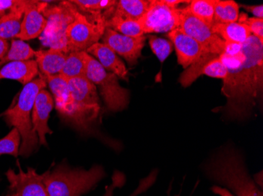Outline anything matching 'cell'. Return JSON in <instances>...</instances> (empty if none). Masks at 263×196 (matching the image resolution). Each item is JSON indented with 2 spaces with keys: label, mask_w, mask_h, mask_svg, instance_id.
Listing matches in <instances>:
<instances>
[{
  "label": "cell",
  "mask_w": 263,
  "mask_h": 196,
  "mask_svg": "<svg viewBox=\"0 0 263 196\" xmlns=\"http://www.w3.org/2000/svg\"><path fill=\"white\" fill-rule=\"evenodd\" d=\"M228 74L221 91L227 98L224 112L233 119L252 114L263 90V42L251 35L243 43V52L230 57L220 56Z\"/></svg>",
  "instance_id": "1"
},
{
  "label": "cell",
  "mask_w": 263,
  "mask_h": 196,
  "mask_svg": "<svg viewBox=\"0 0 263 196\" xmlns=\"http://www.w3.org/2000/svg\"><path fill=\"white\" fill-rule=\"evenodd\" d=\"M209 179L233 192L236 196H263L250 177L241 155L232 147H224L213 155L205 166Z\"/></svg>",
  "instance_id": "2"
},
{
  "label": "cell",
  "mask_w": 263,
  "mask_h": 196,
  "mask_svg": "<svg viewBox=\"0 0 263 196\" xmlns=\"http://www.w3.org/2000/svg\"><path fill=\"white\" fill-rule=\"evenodd\" d=\"M47 82L42 76L24 85L15 105L4 113L7 124L16 128L22 138L19 156L28 157L39 147L37 134L34 131L32 122V112L38 93L45 89Z\"/></svg>",
  "instance_id": "3"
},
{
  "label": "cell",
  "mask_w": 263,
  "mask_h": 196,
  "mask_svg": "<svg viewBox=\"0 0 263 196\" xmlns=\"http://www.w3.org/2000/svg\"><path fill=\"white\" fill-rule=\"evenodd\" d=\"M42 175L49 196H81L98 185L105 177V171L99 165L86 170L60 164Z\"/></svg>",
  "instance_id": "4"
},
{
  "label": "cell",
  "mask_w": 263,
  "mask_h": 196,
  "mask_svg": "<svg viewBox=\"0 0 263 196\" xmlns=\"http://www.w3.org/2000/svg\"><path fill=\"white\" fill-rule=\"evenodd\" d=\"M69 104L62 116L77 129L89 131L100 112L97 86L86 76L68 80Z\"/></svg>",
  "instance_id": "5"
},
{
  "label": "cell",
  "mask_w": 263,
  "mask_h": 196,
  "mask_svg": "<svg viewBox=\"0 0 263 196\" xmlns=\"http://www.w3.org/2000/svg\"><path fill=\"white\" fill-rule=\"evenodd\" d=\"M78 12L76 6L70 1H62L56 5L47 4L42 10L47 19V26L39 37L41 44L67 54L66 29L74 21Z\"/></svg>",
  "instance_id": "6"
},
{
  "label": "cell",
  "mask_w": 263,
  "mask_h": 196,
  "mask_svg": "<svg viewBox=\"0 0 263 196\" xmlns=\"http://www.w3.org/2000/svg\"><path fill=\"white\" fill-rule=\"evenodd\" d=\"M86 77L98 86L105 104L111 112L122 111L129 102V93L118 82V76L107 72L94 57L87 56Z\"/></svg>",
  "instance_id": "7"
},
{
  "label": "cell",
  "mask_w": 263,
  "mask_h": 196,
  "mask_svg": "<svg viewBox=\"0 0 263 196\" xmlns=\"http://www.w3.org/2000/svg\"><path fill=\"white\" fill-rule=\"evenodd\" d=\"M105 22L103 15L91 16L89 20L86 15L78 12L74 21L66 29L67 54L86 51L91 46L99 42L106 29Z\"/></svg>",
  "instance_id": "8"
},
{
  "label": "cell",
  "mask_w": 263,
  "mask_h": 196,
  "mask_svg": "<svg viewBox=\"0 0 263 196\" xmlns=\"http://www.w3.org/2000/svg\"><path fill=\"white\" fill-rule=\"evenodd\" d=\"M189 37L199 42L203 51L221 56L224 53V41L213 33L211 28L196 18L189 7L178 9V27Z\"/></svg>",
  "instance_id": "9"
},
{
  "label": "cell",
  "mask_w": 263,
  "mask_h": 196,
  "mask_svg": "<svg viewBox=\"0 0 263 196\" xmlns=\"http://www.w3.org/2000/svg\"><path fill=\"white\" fill-rule=\"evenodd\" d=\"M178 9L164 0H151L145 14L139 20L144 34L170 32L178 27Z\"/></svg>",
  "instance_id": "10"
},
{
  "label": "cell",
  "mask_w": 263,
  "mask_h": 196,
  "mask_svg": "<svg viewBox=\"0 0 263 196\" xmlns=\"http://www.w3.org/2000/svg\"><path fill=\"white\" fill-rule=\"evenodd\" d=\"M6 176L10 184L6 196H49L43 175L33 168L28 167L27 170L23 171L19 167L18 173L9 169Z\"/></svg>",
  "instance_id": "11"
},
{
  "label": "cell",
  "mask_w": 263,
  "mask_h": 196,
  "mask_svg": "<svg viewBox=\"0 0 263 196\" xmlns=\"http://www.w3.org/2000/svg\"><path fill=\"white\" fill-rule=\"evenodd\" d=\"M102 43L107 46L116 54L122 56L130 66H136L141 55L146 37H130L106 28L101 38Z\"/></svg>",
  "instance_id": "12"
},
{
  "label": "cell",
  "mask_w": 263,
  "mask_h": 196,
  "mask_svg": "<svg viewBox=\"0 0 263 196\" xmlns=\"http://www.w3.org/2000/svg\"><path fill=\"white\" fill-rule=\"evenodd\" d=\"M47 4V2L27 0L20 32L15 39L26 42L41 36L47 26V19L42 13Z\"/></svg>",
  "instance_id": "13"
},
{
  "label": "cell",
  "mask_w": 263,
  "mask_h": 196,
  "mask_svg": "<svg viewBox=\"0 0 263 196\" xmlns=\"http://www.w3.org/2000/svg\"><path fill=\"white\" fill-rule=\"evenodd\" d=\"M53 96L45 89L38 93L32 112V122L34 131L36 133L40 144L47 145V134H52L48 126L50 113L54 107Z\"/></svg>",
  "instance_id": "14"
},
{
  "label": "cell",
  "mask_w": 263,
  "mask_h": 196,
  "mask_svg": "<svg viewBox=\"0 0 263 196\" xmlns=\"http://www.w3.org/2000/svg\"><path fill=\"white\" fill-rule=\"evenodd\" d=\"M168 36L175 47L177 62L184 69H187L200 55L202 47L199 42L179 29L170 32Z\"/></svg>",
  "instance_id": "15"
},
{
  "label": "cell",
  "mask_w": 263,
  "mask_h": 196,
  "mask_svg": "<svg viewBox=\"0 0 263 196\" xmlns=\"http://www.w3.org/2000/svg\"><path fill=\"white\" fill-rule=\"evenodd\" d=\"M86 52L94 57L105 70L114 73L118 78L128 79V70L123 61L107 46L99 42L89 47Z\"/></svg>",
  "instance_id": "16"
},
{
  "label": "cell",
  "mask_w": 263,
  "mask_h": 196,
  "mask_svg": "<svg viewBox=\"0 0 263 196\" xmlns=\"http://www.w3.org/2000/svg\"><path fill=\"white\" fill-rule=\"evenodd\" d=\"M37 76L39 70L35 59L8 63L0 69V80L11 79L24 85L32 82Z\"/></svg>",
  "instance_id": "17"
},
{
  "label": "cell",
  "mask_w": 263,
  "mask_h": 196,
  "mask_svg": "<svg viewBox=\"0 0 263 196\" xmlns=\"http://www.w3.org/2000/svg\"><path fill=\"white\" fill-rule=\"evenodd\" d=\"M67 55L54 49L35 51V60L37 64L39 76L45 77L60 74Z\"/></svg>",
  "instance_id": "18"
},
{
  "label": "cell",
  "mask_w": 263,
  "mask_h": 196,
  "mask_svg": "<svg viewBox=\"0 0 263 196\" xmlns=\"http://www.w3.org/2000/svg\"><path fill=\"white\" fill-rule=\"evenodd\" d=\"M27 0H17L10 11L0 17V39H15L21 30L24 12Z\"/></svg>",
  "instance_id": "19"
},
{
  "label": "cell",
  "mask_w": 263,
  "mask_h": 196,
  "mask_svg": "<svg viewBox=\"0 0 263 196\" xmlns=\"http://www.w3.org/2000/svg\"><path fill=\"white\" fill-rule=\"evenodd\" d=\"M211 31L213 33L218 35L224 42L240 44L245 43L252 35L248 26L238 22L227 24L214 23L211 27Z\"/></svg>",
  "instance_id": "20"
},
{
  "label": "cell",
  "mask_w": 263,
  "mask_h": 196,
  "mask_svg": "<svg viewBox=\"0 0 263 196\" xmlns=\"http://www.w3.org/2000/svg\"><path fill=\"white\" fill-rule=\"evenodd\" d=\"M150 4L151 0H120V1H117L111 15L139 21L145 14Z\"/></svg>",
  "instance_id": "21"
},
{
  "label": "cell",
  "mask_w": 263,
  "mask_h": 196,
  "mask_svg": "<svg viewBox=\"0 0 263 196\" xmlns=\"http://www.w3.org/2000/svg\"><path fill=\"white\" fill-rule=\"evenodd\" d=\"M43 77V76H42ZM47 84L49 85L53 98L54 99L56 108L60 114L63 115L69 104V91L68 88V80L62 75L45 76Z\"/></svg>",
  "instance_id": "22"
},
{
  "label": "cell",
  "mask_w": 263,
  "mask_h": 196,
  "mask_svg": "<svg viewBox=\"0 0 263 196\" xmlns=\"http://www.w3.org/2000/svg\"><path fill=\"white\" fill-rule=\"evenodd\" d=\"M87 56L88 53L86 51L68 54L60 75L67 80L73 78L86 76Z\"/></svg>",
  "instance_id": "23"
},
{
  "label": "cell",
  "mask_w": 263,
  "mask_h": 196,
  "mask_svg": "<svg viewBox=\"0 0 263 196\" xmlns=\"http://www.w3.org/2000/svg\"><path fill=\"white\" fill-rule=\"evenodd\" d=\"M214 23L237 22L240 5L233 0H214Z\"/></svg>",
  "instance_id": "24"
},
{
  "label": "cell",
  "mask_w": 263,
  "mask_h": 196,
  "mask_svg": "<svg viewBox=\"0 0 263 196\" xmlns=\"http://www.w3.org/2000/svg\"><path fill=\"white\" fill-rule=\"evenodd\" d=\"M33 49L25 41L13 39L10 42V48L5 57L0 60V69L8 63L14 61H24L35 58Z\"/></svg>",
  "instance_id": "25"
},
{
  "label": "cell",
  "mask_w": 263,
  "mask_h": 196,
  "mask_svg": "<svg viewBox=\"0 0 263 196\" xmlns=\"http://www.w3.org/2000/svg\"><path fill=\"white\" fill-rule=\"evenodd\" d=\"M106 28L113 29L115 32L130 37H140L144 35L140 22L129 19L110 16L106 19Z\"/></svg>",
  "instance_id": "26"
},
{
  "label": "cell",
  "mask_w": 263,
  "mask_h": 196,
  "mask_svg": "<svg viewBox=\"0 0 263 196\" xmlns=\"http://www.w3.org/2000/svg\"><path fill=\"white\" fill-rule=\"evenodd\" d=\"M80 12L88 13L91 16L103 15L116 5L115 0H70Z\"/></svg>",
  "instance_id": "27"
},
{
  "label": "cell",
  "mask_w": 263,
  "mask_h": 196,
  "mask_svg": "<svg viewBox=\"0 0 263 196\" xmlns=\"http://www.w3.org/2000/svg\"><path fill=\"white\" fill-rule=\"evenodd\" d=\"M214 0H193L189 4L191 13L210 28L214 24Z\"/></svg>",
  "instance_id": "28"
},
{
  "label": "cell",
  "mask_w": 263,
  "mask_h": 196,
  "mask_svg": "<svg viewBox=\"0 0 263 196\" xmlns=\"http://www.w3.org/2000/svg\"><path fill=\"white\" fill-rule=\"evenodd\" d=\"M22 138L16 128H13L4 138L0 139V156L10 155L17 158L19 156Z\"/></svg>",
  "instance_id": "29"
},
{
  "label": "cell",
  "mask_w": 263,
  "mask_h": 196,
  "mask_svg": "<svg viewBox=\"0 0 263 196\" xmlns=\"http://www.w3.org/2000/svg\"><path fill=\"white\" fill-rule=\"evenodd\" d=\"M149 45L161 62H164L173 51L172 42L166 39L156 37L155 35L149 38Z\"/></svg>",
  "instance_id": "30"
},
{
  "label": "cell",
  "mask_w": 263,
  "mask_h": 196,
  "mask_svg": "<svg viewBox=\"0 0 263 196\" xmlns=\"http://www.w3.org/2000/svg\"><path fill=\"white\" fill-rule=\"evenodd\" d=\"M227 74H228V71L221 61L220 57L211 60L204 66L201 72V75H206L210 77L221 79L222 80L226 77Z\"/></svg>",
  "instance_id": "31"
},
{
  "label": "cell",
  "mask_w": 263,
  "mask_h": 196,
  "mask_svg": "<svg viewBox=\"0 0 263 196\" xmlns=\"http://www.w3.org/2000/svg\"><path fill=\"white\" fill-rule=\"evenodd\" d=\"M237 22L248 26L252 35L259 39L260 42H263V19L248 17L247 14H240Z\"/></svg>",
  "instance_id": "32"
},
{
  "label": "cell",
  "mask_w": 263,
  "mask_h": 196,
  "mask_svg": "<svg viewBox=\"0 0 263 196\" xmlns=\"http://www.w3.org/2000/svg\"><path fill=\"white\" fill-rule=\"evenodd\" d=\"M125 183V178L122 173H116L112 178V184L106 187L104 196H114V192L117 188L122 186Z\"/></svg>",
  "instance_id": "33"
},
{
  "label": "cell",
  "mask_w": 263,
  "mask_h": 196,
  "mask_svg": "<svg viewBox=\"0 0 263 196\" xmlns=\"http://www.w3.org/2000/svg\"><path fill=\"white\" fill-rule=\"evenodd\" d=\"M243 52V44L236 42H224V53L223 54L230 57L239 55Z\"/></svg>",
  "instance_id": "34"
},
{
  "label": "cell",
  "mask_w": 263,
  "mask_h": 196,
  "mask_svg": "<svg viewBox=\"0 0 263 196\" xmlns=\"http://www.w3.org/2000/svg\"><path fill=\"white\" fill-rule=\"evenodd\" d=\"M245 10H248L251 14H253L254 17L257 18L263 19V6L262 4L260 5L254 6H243Z\"/></svg>",
  "instance_id": "35"
},
{
  "label": "cell",
  "mask_w": 263,
  "mask_h": 196,
  "mask_svg": "<svg viewBox=\"0 0 263 196\" xmlns=\"http://www.w3.org/2000/svg\"><path fill=\"white\" fill-rule=\"evenodd\" d=\"M17 0H0V17L10 11L15 6Z\"/></svg>",
  "instance_id": "36"
},
{
  "label": "cell",
  "mask_w": 263,
  "mask_h": 196,
  "mask_svg": "<svg viewBox=\"0 0 263 196\" xmlns=\"http://www.w3.org/2000/svg\"><path fill=\"white\" fill-rule=\"evenodd\" d=\"M211 191L214 194H218L220 196H236L229 191L227 188H223L221 186H218V185H214L211 188Z\"/></svg>",
  "instance_id": "37"
},
{
  "label": "cell",
  "mask_w": 263,
  "mask_h": 196,
  "mask_svg": "<svg viewBox=\"0 0 263 196\" xmlns=\"http://www.w3.org/2000/svg\"><path fill=\"white\" fill-rule=\"evenodd\" d=\"M10 48V44L8 41L0 39V60L5 57Z\"/></svg>",
  "instance_id": "38"
},
{
  "label": "cell",
  "mask_w": 263,
  "mask_h": 196,
  "mask_svg": "<svg viewBox=\"0 0 263 196\" xmlns=\"http://www.w3.org/2000/svg\"><path fill=\"white\" fill-rule=\"evenodd\" d=\"M177 196H179V195H177Z\"/></svg>",
  "instance_id": "39"
}]
</instances>
